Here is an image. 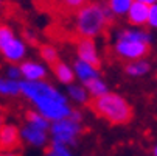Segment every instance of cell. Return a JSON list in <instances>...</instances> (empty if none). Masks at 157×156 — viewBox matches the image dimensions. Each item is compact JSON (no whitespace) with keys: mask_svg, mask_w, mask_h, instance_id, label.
<instances>
[{"mask_svg":"<svg viewBox=\"0 0 157 156\" xmlns=\"http://www.w3.org/2000/svg\"><path fill=\"white\" fill-rule=\"evenodd\" d=\"M69 87H67V94H69V97L75 102V103H78V105H87V102L90 100V95L87 94V91H86V87H84V84L81 86V84H67Z\"/></svg>","mask_w":157,"mask_h":156,"instance_id":"2e32d148","label":"cell"},{"mask_svg":"<svg viewBox=\"0 0 157 156\" xmlns=\"http://www.w3.org/2000/svg\"><path fill=\"white\" fill-rule=\"evenodd\" d=\"M82 114L78 109H72V113L67 117L52 122L48 133L53 144L73 147L82 134Z\"/></svg>","mask_w":157,"mask_h":156,"instance_id":"5b68a950","label":"cell"},{"mask_svg":"<svg viewBox=\"0 0 157 156\" xmlns=\"http://www.w3.org/2000/svg\"><path fill=\"white\" fill-rule=\"evenodd\" d=\"M0 55L10 64H19L27 56V42L6 24H0Z\"/></svg>","mask_w":157,"mask_h":156,"instance_id":"52a82bcc","label":"cell"},{"mask_svg":"<svg viewBox=\"0 0 157 156\" xmlns=\"http://www.w3.org/2000/svg\"><path fill=\"white\" fill-rule=\"evenodd\" d=\"M89 0H58V10L64 16H73L81 6H84Z\"/></svg>","mask_w":157,"mask_h":156,"instance_id":"e0dca14e","label":"cell"},{"mask_svg":"<svg viewBox=\"0 0 157 156\" xmlns=\"http://www.w3.org/2000/svg\"><path fill=\"white\" fill-rule=\"evenodd\" d=\"M123 69H124V74L129 77H143L151 70V64L145 58H142V59L126 61Z\"/></svg>","mask_w":157,"mask_h":156,"instance_id":"4fadbf2b","label":"cell"},{"mask_svg":"<svg viewBox=\"0 0 157 156\" xmlns=\"http://www.w3.org/2000/svg\"><path fill=\"white\" fill-rule=\"evenodd\" d=\"M39 55L48 66H53V64H56L59 61V53H58L56 47L50 46V44H44V46H40L39 47Z\"/></svg>","mask_w":157,"mask_h":156,"instance_id":"ffe728a7","label":"cell"},{"mask_svg":"<svg viewBox=\"0 0 157 156\" xmlns=\"http://www.w3.org/2000/svg\"><path fill=\"white\" fill-rule=\"evenodd\" d=\"M75 44H76V56H78V59L92 64L98 69L101 67V58H100L97 44H95L94 39H90V38H76Z\"/></svg>","mask_w":157,"mask_h":156,"instance_id":"ba28073f","label":"cell"},{"mask_svg":"<svg viewBox=\"0 0 157 156\" xmlns=\"http://www.w3.org/2000/svg\"><path fill=\"white\" fill-rule=\"evenodd\" d=\"M87 106L97 117L109 122L110 125H126L134 116L129 102L120 94L109 91L100 97L90 98L87 102Z\"/></svg>","mask_w":157,"mask_h":156,"instance_id":"277c9868","label":"cell"},{"mask_svg":"<svg viewBox=\"0 0 157 156\" xmlns=\"http://www.w3.org/2000/svg\"><path fill=\"white\" fill-rule=\"evenodd\" d=\"M19 69L22 78L27 81H42L47 78V69L37 61L24 59L22 62H19Z\"/></svg>","mask_w":157,"mask_h":156,"instance_id":"30bf717a","label":"cell"},{"mask_svg":"<svg viewBox=\"0 0 157 156\" xmlns=\"http://www.w3.org/2000/svg\"><path fill=\"white\" fill-rule=\"evenodd\" d=\"M136 2H142V3H145V5H152V3H155L157 0H136Z\"/></svg>","mask_w":157,"mask_h":156,"instance_id":"d4e9b609","label":"cell"},{"mask_svg":"<svg viewBox=\"0 0 157 156\" xmlns=\"http://www.w3.org/2000/svg\"><path fill=\"white\" fill-rule=\"evenodd\" d=\"M151 44L152 38L149 31L139 27L121 28L112 44V53L118 61L123 62L142 59L151 53Z\"/></svg>","mask_w":157,"mask_h":156,"instance_id":"3957f363","label":"cell"},{"mask_svg":"<svg viewBox=\"0 0 157 156\" xmlns=\"http://www.w3.org/2000/svg\"><path fill=\"white\" fill-rule=\"evenodd\" d=\"M115 16L112 14L106 3L87 2L73 14V33L76 38L95 39L104 34L114 24Z\"/></svg>","mask_w":157,"mask_h":156,"instance_id":"7a4b0ae2","label":"cell"},{"mask_svg":"<svg viewBox=\"0 0 157 156\" xmlns=\"http://www.w3.org/2000/svg\"><path fill=\"white\" fill-rule=\"evenodd\" d=\"M20 142V131L13 123H2L0 125V150L2 151H13L17 148Z\"/></svg>","mask_w":157,"mask_h":156,"instance_id":"9c48e42d","label":"cell"},{"mask_svg":"<svg viewBox=\"0 0 157 156\" xmlns=\"http://www.w3.org/2000/svg\"><path fill=\"white\" fill-rule=\"evenodd\" d=\"M134 0H107V8L115 17H123L126 16L129 6L132 5Z\"/></svg>","mask_w":157,"mask_h":156,"instance_id":"d6986e66","label":"cell"},{"mask_svg":"<svg viewBox=\"0 0 157 156\" xmlns=\"http://www.w3.org/2000/svg\"><path fill=\"white\" fill-rule=\"evenodd\" d=\"M2 6H5V2H3V0H0V8H2Z\"/></svg>","mask_w":157,"mask_h":156,"instance_id":"4316f807","label":"cell"},{"mask_svg":"<svg viewBox=\"0 0 157 156\" xmlns=\"http://www.w3.org/2000/svg\"><path fill=\"white\" fill-rule=\"evenodd\" d=\"M6 77L11 78V80H20L22 75H20V69L17 64H11L10 67L6 69Z\"/></svg>","mask_w":157,"mask_h":156,"instance_id":"603a6c76","label":"cell"},{"mask_svg":"<svg viewBox=\"0 0 157 156\" xmlns=\"http://www.w3.org/2000/svg\"><path fill=\"white\" fill-rule=\"evenodd\" d=\"M73 72H75V78H78L82 84L90 81L97 77H100V70L98 67H95V66L89 64V62H84L81 59H75L73 61Z\"/></svg>","mask_w":157,"mask_h":156,"instance_id":"7c38bea8","label":"cell"},{"mask_svg":"<svg viewBox=\"0 0 157 156\" xmlns=\"http://www.w3.org/2000/svg\"><path fill=\"white\" fill-rule=\"evenodd\" d=\"M39 6H56L58 0H34Z\"/></svg>","mask_w":157,"mask_h":156,"instance_id":"cb8c5ba5","label":"cell"},{"mask_svg":"<svg viewBox=\"0 0 157 156\" xmlns=\"http://www.w3.org/2000/svg\"><path fill=\"white\" fill-rule=\"evenodd\" d=\"M45 156H73L69 147L61 145V144H50L45 148Z\"/></svg>","mask_w":157,"mask_h":156,"instance_id":"44dd1931","label":"cell"},{"mask_svg":"<svg viewBox=\"0 0 157 156\" xmlns=\"http://www.w3.org/2000/svg\"><path fill=\"white\" fill-rule=\"evenodd\" d=\"M20 95H24L37 113L50 122L67 117L72 113V106L64 94L47 81H20Z\"/></svg>","mask_w":157,"mask_h":156,"instance_id":"6da1fadb","label":"cell"},{"mask_svg":"<svg viewBox=\"0 0 157 156\" xmlns=\"http://www.w3.org/2000/svg\"><path fill=\"white\" fill-rule=\"evenodd\" d=\"M84 87H86L87 94L90 95V98L100 97V95H103V94L107 92V86H106V83H104L100 77H97V78H94V80H90V81L84 83Z\"/></svg>","mask_w":157,"mask_h":156,"instance_id":"ac0fdd59","label":"cell"},{"mask_svg":"<svg viewBox=\"0 0 157 156\" xmlns=\"http://www.w3.org/2000/svg\"><path fill=\"white\" fill-rule=\"evenodd\" d=\"M149 28L157 30V2L149 5V13H148V24Z\"/></svg>","mask_w":157,"mask_h":156,"instance_id":"7402d4cb","label":"cell"},{"mask_svg":"<svg viewBox=\"0 0 157 156\" xmlns=\"http://www.w3.org/2000/svg\"><path fill=\"white\" fill-rule=\"evenodd\" d=\"M148 13H149V6L148 5L134 0L132 5L128 10V13H126V20H128L129 25L142 28V27H145L148 24Z\"/></svg>","mask_w":157,"mask_h":156,"instance_id":"8fae6325","label":"cell"},{"mask_svg":"<svg viewBox=\"0 0 157 156\" xmlns=\"http://www.w3.org/2000/svg\"><path fill=\"white\" fill-rule=\"evenodd\" d=\"M52 69H53V75H55L61 83H64V84H72V83L75 81V72H73V69L70 67L69 64L62 62L61 59H59L56 64L52 66Z\"/></svg>","mask_w":157,"mask_h":156,"instance_id":"5bb4252c","label":"cell"},{"mask_svg":"<svg viewBox=\"0 0 157 156\" xmlns=\"http://www.w3.org/2000/svg\"><path fill=\"white\" fill-rule=\"evenodd\" d=\"M152 156H157V145L152 148Z\"/></svg>","mask_w":157,"mask_h":156,"instance_id":"484cf974","label":"cell"},{"mask_svg":"<svg viewBox=\"0 0 157 156\" xmlns=\"http://www.w3.org/2000/svg\"><path fill=\"white\" fill-rule=\"evenodd\" d=\"M0 95L2 97L20 95V80H11L8 77H0Z\"/></svg>","mask_w":157,"mask_h":156,"instance_id":"9a60e30c","label":"cell"},{"mask_svg":"<svg viewBox=\"0 0 157 156\" xmlns=\"http://www.w3.org/2000/svg\"><path fill=\"white\" fill-rule=\"evenodd\" d=\"M50 120L45 119L36 109H30L25 113V120L19 128L20 141H24L33 147H45L50 139Z\"/></svg>","mask_w":157,"mask_h":156,"instance_id":"8992f818","label":"cell"}]
</instances>
